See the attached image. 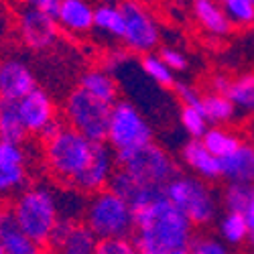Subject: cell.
<instances>
[{
    "label": "cell",
    "mask_w": 254,
    "mask_h": 254,
    "mask_svg": "<svg viewBox=\"0 0 254 254\" xmlns=\"http://www.w3.org/2000/svg\"><path fill=\"white\" fill-rule=\"evenodd\" d=\"M0 254H4V250H2V246H0Z\"/></svg>",
    "instance_id": "obj_44"
},
{
    "label": "cell",
    "mask_w": 254,
    "mask_h": 254,
    "mask_svg": "<svg viewBox=\"0 0 254 254\" xmlns=\"http://www.w3.org/2000/svg\"><path fill=\"white\" fill-rule=\"evenodd\" d=\"M27 165H0V197H14L29 187Z\"/></svg>",
    "instance_id": "obj_28"
},
{
    "label": "cell",
    "mask_w": 254,
    "mask_h": 254,
    "mask_svg": "<svg viewBox=\"0 0 254 254\" xmlns=\"http://www.w3.org/2000/svg\"><path fill=\"white\" fill-rule=\"evenodd\" d=\"M179 157H181V163L187 167V171L191 175H195L207 183H214V181L222 179L220 159L211 155L199 138H189L181 146Z\"/></svg>",
    "instance_id": "obj_13"
},
{
    "label": "cell",
    "mask_w": 254,
    "mask_h": 254,
    "mask_svg": "<svg viewBox=\"0 0 254 254\" xmlns=\"http://www.w3.org/2000/svg\"><path fill=\"white\" fill-rule=\"evenodd\" d=\"M250 254H254V244H252V250H250Z\"/></svg>",
    "instance_id": "obj_43"
},
{
    "label": "cell",
    "mask_w": 254,
    "mask_h": 254,
    "mask_svg": "<svg viewBox=\"0 0 254 254\" xmlns=\"http://www.w3.org/2000/svg\"><path fill=\"white\" fill-rule=\"evenodd\" d=\"M94 14L96 6L90 0H61L55 12V20L59 31L79 37L94 31Z\"/></svg>",
    "instance_id": "obj_14"
},
{
    "label": "cell",
    "mask_w": 254,
    "mask_h": 254,
    "mask_svg": "<svg viewBox=\"0 0 254 254\" xmlns=\"http://www.w3.org/2000/svg\"><path fill=\"white\" fill-rule=\"evenodd\" d=\"M218 4L224 8L232 27H254V0H218Z\"/></svg>",
    "instance_id": "obj_29"
},
{
    "label": "cell",
    "mask_w": 254,
    "mask_h": 254,
    "mask_svg": "<svg viewBox=\"0 0 254 254\" xmlns=\"http://www.w3.org/2000/svg\"><path fill=\"white\" fill-rule=\"evenodd\" d=\"M201 142L205 144V149L211 155L222 161L228 155L234 153L244 140L236 130H232L230 126H209L207 132L201 136Z\"/></svg>",
    "instance_id": "obj_21"
},
{
    "label": "cell",
    "mask_w": 254,
    "mask_h": 254,
    "mask_svg": "<svg viewBox=\"0 0 254 254\" xmlns=\"http://www.w3.org/2000/svg\"><path fill=\"white\" fill-rule=\"evenodd\" d=\"M153 136V126L136 104H132L130 100H118L112 106L106 144L114 151L116 157H124L144 149V146L155 142Z\"/></svg>",
    "instance_id": "obj_6"
},
{
    "label": "cell",
    "mask_w": 254,
    "mask_h": 254,
    "mask_svg": "<svg viewBox=\"0 0 254 254\" xmlns=\"http://www.w3.org/2000/svg\"><path fill=\"white\" fill-rule=\"evenodd\" d=\"M116 169H118V161H116L114 151L106 142H98L90 165L77 177V181L73 183V189H77V191H81L88 197L98 191H104V189L110 187V181L116 173Z\"/></svg>",
    "instance_id": "obj_12"
},
{
    "label": "cell",
    "mask_w": 254,
    "mask_h": 254,
    "mask_svg": "<svg viewBox=\"0 0 254 254\" xmlns=\"http://www.w3.org/2000/svg\"><path fill=\"white\" fill-rule=\"evenodd\" d=\"M138 254H149V252H138Z\"/></svg>",
    "instance_id": "obj_45"
},
{
    "label": "cell",
    "mask_w": 254,
    "mask_h": 254,
    "mask_svg": "<svg viewBox=\"0 0 254 254\" xmlns=\"http://www.w3.org/2000/svg\"><path fill=\"white\" fill-rule=\"evenodd\" d=\"M199 108L209 126H230L238 116L234 104L230 102L226 94H216V92L201 94Z\"/></svg>",
    "instance_id": "obj_20"
},
{
    "label": "cell",
    "mask_w": 254,
    "mask_h": 254,
    "mask_svg": "<svg viewBox=\"0 0 254 254\" xmlns=\"http://www.w3.org/2000/svg\"><path fill=\"white\" fill-rule=\"evenodd\" d=\"M35 88H39L37 77L27 61L18 57L2 61V100L18 102Z\"/></svg>",
    "instance_id": "obj_15"
},
{
    "label": "cell",
    "mask_w": 254,
    "mask_h": 254,
    "mask_svg": "<svg viewBox=\"0 0 254 254\" xmlns=\"http://www.w3.org/2000/svg\"><path fill=\"white\" fill-rule=\"evenodd\" d=\"M14 31L20 43L31 51H45L53 47L59 37V25L55 16L31 6H23L18 10L14 20Z\"/></svg>",
    "instance_id": "obj_11"
},
{
    "label": "cell",
    "mask_w": 254,
    "mask_h": 254,
    "mask_svg": "<svg viewBox=\"0 0 254 254\" xmlns=\"http://www.w3.org/2000/svg\"><path fill=\"white\" fill-rule=\"evenodd\" d=\"M179 124H181V128L183 132L189 136V138H199L207 132L209 128V124L199 108V104H193V106H181V110H179Z\"/></svg>",
    "instance_id": "obj_30"
},
{
    "label": "cell",
    "mask_w": 254,
    "mask_h": 254,
    "mask_svg": "<svg viewBox=\"0 0 254 254\" xmlns=\"http://www.w3.org/2000/svg\"><path fill=\"white\" fill-rule=\"evenodd\" d=\"M250 185H240V183H228L224 191L220 193V201L224 211H236V214H244V209L250 201Z\"/></svg>",
    "instance_id": "obj_31"
},
{
    "label": "cell",
    "mask_w": 254,
    "mask_h": 254,
    "mask_svg": "<svg viewBox=\"0 0 254 254\" xmlns=\"http://www.w3.org/2000/svg\"><path fill=\"white\" fill-rule=\"evenodd\" d=\"M124 14L122 45L134 55H149L161 45V23L142 0H120Z\"/></svg>",
    "instance_id": "obj_8"
},
{
    "label": "cell",
    "mask_w": 254,
    "mask_h": 254,
    "mask_svg": "<svg viewBox=\"0 0 254 254\" xmlns=\"http://www.w3.org/2000/svg\"><path fill=\"white\" fill-rule=\"evenodd\" d=\"M226 96L234 104V108L242 116L254 114V71L232 77Z\"/></svg>",
    "instance_id": "obj_24"
},
{
    "label": "cell",
    "mask_w": 254,
    "mask_h": 254,
    "mask_svg": "<svg viewBox=\"0 0 254 254\" xmlns=\"http://www.w3.org/2000/svg\"><path fill=\"white\" fill-rule=\"evenodd\" d=\"M96 254H138V248L132 238H108L98 240Z\"/></svg>",
    "instance_id": "obj_33"
},
{
    "label": "cell",
    "mask_w": 254,
    "mask_h": 254,
    "mask_svg": "<svg viewBox=\"0 0 254 254\" xmlns=\"http://www.w3.org/2000/svg\"><path fill=\"white\" fill-rule=\"evenodd\" d=\"M83 92H88L96 100H102L106 104L114 106L120 100V86L118 79L110 69L102 67H90L88 71H83L79 77V86Z\"/></svg>",
    "instance_id": "obj_18"
},
{
    "label": "cell",
    "mask_w": 254,
    "mask_h": 254,
    "mask_svg": "<svg viewBox=\"0 0 254 254\" xmlns=\"http://www.w3.org/2000/svg\"><path fill=\"white\" fill-rule=\"evenodd\" d=\"M232 77L224 75V73H216L214 77L209 79V92H216V94H226L228 86H230Z\"/></svg>",
    "instance_id": "obj_37"
},
{
    "label": "cell",
    "mask_w": 254,
    "mask_h": 254,
    "mask_svg": "<svg viewBox=\"0 0 254 254\" xmlns=\"http://www.w3.org/2000/svg\"><path fill=\"white\" fill-rule=\"evenodd\" d=\"M191 14L197 27L209 37H226L232 31V23L226 16L224 8L218 4V0H193Z\"/></svg>",
    "instance_id": "obj_19"
},
{
    "label": "cell",
    "mask_w": 254,
    "mask_h": 254,
    "mask_svg": "<svg viewBox=\"0 0 254 254\" xmlns=\"http://www.w3.org/2000/svg\"><path fill=\"white\" fill-rule=\"evenodd\" d=\"M244 218H246L248 232H250V242L254 244V185H252V191H250V201L244 209Z\"/></svg>",
    "instance_id": "obj_38"
},
{
    "label": "cell",
    "mask_w": 254,
    "mask_h": 254,
    "mask_svg": "<svg viewBox=\"0 0 254 254\" xmlns=\"http://www.w3.org/2000/svg\"><path fill=\"white\" fill-rule=\"evenodd\" d=\"M187 254H230V246L224 244L218 236H193L191 244L187 248Z\"/></svg>",
    "instance_id": "obj_32"
},
{
    "label": "cell",
    "mask_w": 254,
    "mask_h": 254,
    "mask_svg": "<svg viewBox=\"0 0 254 254\" xmlns=\"http://www.w3.org/2000/svg\"><path fill=\"white\" fill-rule=\"evenodd\" d=\"M163 193L171 199L195 228H205L218 222L220 214V195L207 181L191 175L177 173L163 187Z\"/></svg>",
    "instance_id": "obj_4"
},
{
    "label": "cell",
    "mask_w": 254,
    "mask_h": 254,
    "mask_svg": "<svg viewBox=\"0 0 254 254\" xmlns=\"http://www.w3.org/2000/svg\"><path fill=\"white\" fill-rule=\"evenodd\" d=\"M59 2L61 0H25V4L31 6V8H39V10H43V12H49L55 16L57 8H59Z\"/></svg>",
    "instance_id": "obj_36"
},
{
    "label": "cell",
    "mask_w": 254,
    "mask_h": 254,
    "mask_svg": "<svg viewBox=\"0 0 254 254\" xmlns=\"http://www.w3.org/2000/svg\"><path fill=\"white\" fill-rule=\"evenodd\" d=\"M216 232L218 238L228 246H242L250 240L246 218L244 214H236V211H224L216 222Z\"/></svg>",
    "instance_id": "obj_23"
},
{
    "label": "cell",
    "mask_w": 254,
    "mask_h": 254,
    "mask_svg": "<svg viewBox=\"0 0 254 254\" xmlns=\"http://www.w3.org/2000/svg\"><path fill=\"white\" fill-rule=\"evenodd\" d=\"M96 244H98V238L94 236V232L86 224H75L73 230L67 234V238L55 248V252L57 254H96Z\"/></svg>",
    "instance_id": "obj_26"
},
{
    "label": "cell",
    "mask_w": 254,
    "mask_h": 254,
    "mask_svg": "<svg viewBox=\"0 0 254 254\" xmlns=\"http://www.w3.org/2000/svg\"><path fill=\"white\" fill-rule=\"evenodd\" d=\"M96 144L63 122L53 134L43 138V165L47 173L63 187H73L90 165Z\"/></svg>",
    "instance_id": "obj_2"
},
{
    "label": "cell",
    "mask_w": 254,
    "mask_h": 254,
    "mask_svg": "<svg viewBox=\"0 0 254 254\" xmlns=\"http://www.w3.org/2000/svg\"><path fill=\"white\" fill-rule=\"evenodd\" d=\"M116 161L118 167L126 169L138 183L155 189H163L179 173L173 155L157 142H151L149 146H144L136 153L116 157Z\"/></svg>",
    "instance_id": "obj_9"
},
{
    "label": "cell",
    "mask_w": 254,
    "mask_h": 254,
    "mask_svg": "<svg viewBox=\"0 0 254 254\" xmlns=\"http://www.w3.org/2000/svg\"><path fill=\"white\" fill-rule=\"evenodd\" d=\"M222 165V179L228 183L254 185V144L242 142L238 149L220 161Z\"/></svg>",
    "instance_id": "obj_17"
},
{
    "label": "cell",
    "mask_w": 254,
    "mask_h": 254,
    "mask_svg": "<svg viewBox=\"0 0 254 254\" xmlns=\"http://www.w3.org/2000/svg\"><path fill=\"white\" fill-rule=\"evenodd\" d=\"M94 31L110 39L122 41L124 35V14L118 2H100L94 14Z\"/></svg>",
    "instance_id": "obj_22"
},
{
    "label": "cell",
    "mask_w": 254,
    "mask_h": 254,
    "mask_svg": "<svg viewBox=\"0 0 254 254\" xmlns=\"http://www.w3.org/2000/svg\"><path fill=\"white\" fill-rule=\"evenodd\" d=\"M140 71H142V75L146 79L153 81L155 86H159V88H171L173 90V86L177 83V79H175L177 73L171 71V67H169L167 63L161 59L159 53L142 55L140 57Z\"/></svg>",
    "instance_id": "obj_27"
},
{
    "label": "cell",
    "mask_w": 254,
    "mask_h": 254,
    "mask_svg": "<svg viewBox=\"0 0 254 254\" xmlns=\"http://www.w3.org/2000/svg\"><path fill=\"white\" fill-rule=\"evenodd\" d=\"M8 29H10V18H8V12L6 8L0 4V41H2L6 35H8Z\"/></svg>",
    "instance_id": "obj_39"
},
{
    "label": "cell",
    "mask_w": 254,
    "mask_h": 254,
    "mask_svg": "<svg viewBox=\"0 0 254 254\" xmlns=\"http://www.w3.org/2000/svg\"><path fill=\"white\" fill-rule=\"evenodd\" d=\"M43 254H57V252H55V250H45Z\"/></svg>",
    "instance_id": "obj_42"
},
{
    "label": "cell",
    "mask_w": 254,
    "mask_h": 254,
    "mask_svg": "<svg viewBox=\"0 0 254 254\" xmlns=\"http://www.w3.org/2000/svg\"><path fill=\"white\" fill-rule=\"evenodd\" d=\"M159 55H161V59L167 63V65L171 67V71H175V73H183L189 67V59H187L185 51H181L179 47L165 45V47H161Z\"/></svg>",
    "instance_id": "obj_34"
},
{
    "label": "cell",
    "mask_w": 254,
    "mask_h": 254,
    "mask_svg": "<svg viewBox=\"0 0 254 254\" xmlns=\"http://www.w3.org/2000/svg\"><path fill=\"white\" fill-rule=\"evenodd\" d=\"M0 246L4 254H43V246L37 244L12 216L10 207H0Z\"/></svg>",
    "instance_id": "obj_16"
},
{
    "label": "cell",
    "mask_w": 254,
    "mask_h": 254,
    "mask_svg": "<svg viewBox=\"0 0 254 254\" xmlns=\"http://www.w3.org/2000/svg\"><path fill=\"white\" fill-rule=\"evenodd\" d=\"M18 112L29 136L47 138L63 124L57 118V106L53 98L43 88H35L23 100H18Z\"/></svg>",
    "instance_id": "obj_10"
},
{
    "label": "cell",
    "mask_w": 254,
    "mask_h": 254,
    "mask_svg": "<svg viewBox=\"0 0 254 254\" xmlns=\"http://www.w3.org/2000/svg\"><path fill=\"white\" fill-rule=\"evenodd\" d=\"M81 220L98 240L130 238L134 234V207L112 189L90 195Z\"/></svg>",
    "instance_id": "obj_5"
},
{
    "label": "cell",
    "mask_w": 254,
    "mask_h": 254,
    "mask_svg": "<svg viewBox=\"0 0 254 254\" xmlns=\"http://www.w3.org/2000/svg\"><path fill=\"white\" fill-rule=\"evenodd\" d=\"M0 199H2V197H0Z\"/></svg>",
    "instance_id": "obj_46"
},
{
    "label": "cell",
    "mask_w": 254,
    "mask_h": 254,
    "mask_svg": "<svg viewBox=\"0 0 254 254\" xmlns=\"http://www.w3.org/2000/svg\"><path fill=\"white\" fill-rule=\"evenodd\" d=\"M27 136L29 134L18 112V102L0 100V138L10 142H25Z\"/></svg>",
    "instance_id": "obj_25"
},
{
    "label": "cell",
    "mask_w": 254,
    "mask_h": 254,
    "mask_svg": "<svg viewBox=\"0 0 254 254\" xmlns=\"http://www.w3.org/2000/svg\"><path fill=\"white\" fill-rule=\"evenodd\" d=\"M193 230L195 226L163 191L134 207L132 242L138 252L169 254L187 250L193 240Z\"/></svg>",
    "instance_id": "obj_1"
},
{
    "label": "cell",
    "mask_w": 254,
    "mask_h": 254,
    "mask_svg": "<svg viewBox=\"0 0 254 254\" xmlns=\"http://www.w3.org/2000/svg\"><path fill=\"white\" fill-rule=\"evenodd\" d=\"M169 254H187V250H177V252H169Z\"/></svg>",
    "instance_id": "obj_41"
},
{
    "label": "cell",
    "mask_w": 254,
    "mask_h": 254,
    "mask_svg": "<svg viewBox=\"0 0 254 254\" xmlns=\"http://www.w3.org/2000/svg\"><path fill=\"white\" fill-rule=\"evenodd\" d=\"M173 92L177 96V100L181 102V106H193L201 102V92L191 86V83H185V81H177L173 86Z\"/></svg>",
    "instance_id": "obj_35"
},
{
    "label": "cell",
    "mask_w": 254,
    "mask_h": 254,
    "mask_svg": "<svg viewBox=\"0 0 254 254\" xmlns=\"http://www.w3.org/2000/svg\"><path fill=\"white\" fill-rule=\"evenodd\" d=\"M0 100H2V61H0Z\"/></svg>",
    "instance_id": "obj_40"
},
{
    "label": "cell",
    "mask_w": 254,
    "mask_h": 254,
    "mask_svg": "<svg viewBox=\"0 0 254 254\" xmlns=\"http://www.w3.org/2000/svg\"><path fill=\"white\" fill-rule=\"evenodd\" d=\"M110 114V104L96 100L81 88L71 90L65 102H63V120H65V124L94 142H106Z\"/></svg>",
    "instance_id": "obj_7"
},
{
    "label": "cell",
    "mask_w": 254,
    "mask_h": 254,
    "mask_svg": "<svg viewBox=\"0 0 254 254\" xmlns=\"http://www.w3.org/2000/svg\"><path fill=\"white\" fill-rule=\"evenodd\" d=\"M8 207L25 234H29L41 246L51 244L55 228L61 222L59 189L45 183L29 185L25 191L12 197Z\"/></svg>",
    "instance_id": "obj_3"
}]
</instances>
